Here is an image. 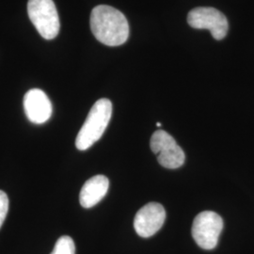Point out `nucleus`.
I'll list each match as a JSON object with an SVG mask.
<instances>
[{
  "mask_svg": "<svg viewBox=\"0 0 254 254\" xmlns=\"http://www.w3.org/2000/svg\"><path fill=\"white\" fill-rule=\"evenodd\" d=\"M90 23L91 32L105 46H122L128 40L129 25L127 17L113 7L96 6L91 10Z\"/></svg>",
  "mask_w": 254,
  "mask_h": 254,
  "instance_id": "obj_1",
  "label": "nucleus"
},
{
  "mask_svg": "<svg viewBox=\"0 0 254 254\" xmlns=\"http://www.w3.org/2000/svg\"><path fill=\"white\" fill-rule=\"evenodd\" d=\"M112 116V103L107 98L97 101L91 108L81 129L75 146L79 151H86L98 141L105 133Z\"/></svg>",
  "mask_w": 254,
  "mask_h": 254,
  "instance_id": "obj_2",
  "label": "nucleus"
},
{
  "mask_svg": "<svg viewBox=\"0 0 254 254\" xmlns=\"http://www.w3.org/2000/svg\"><path fill=\"white\" fill-rule=\"evenodd\" d=\"M27 13L41 36L46 40L58 36L61 23L53 0H28Z\"/></svg>",
  "mask_w": 254,
  "mask_h": 254,
  "instance_id": "obj_3",
  "label": "nucleus"
},
{
  "mask_svg": "<svg viewBox=\"0 0 254 254\" xmlns=\"http://www.w3.org/2000/svg\"><path fill=\"white\" fill-rule=\"evenodd\" d=\"M223 229L221 217L213 211H203L193 221L191 229L195 242L203 250H213L218 245Z\"/></svg>",
  "mask_w": 254,
  "mask_h": 254,
  "instance_id": "obj_4",
  "label": "nucleus"
},
{
  "mask_svg": "<svg viewBox=\"0 0 254 254\" xmlns=\"http://www.w3.org/2000/svg\"><path fill=\"white\" fill-rule=\"evenodd\" d=\"M151 149L164 168L178 169L185 163L186 155L175 139L164 130L155 131L151 137Z\"/></svg>",
  "mask_w": 254,
  "mask_h": 254,
  "instance_id": "obj_5",
  "label": "nucleus"
},
{
  "mask_svg": "<svg viewBox=\"0 0 254 254\" xmlns=\"http://www.w3.org/2000/svg\"><path fill=\"white\" fill-rule=\"evenodd\" d=\"M188 23L196 29H208L217 41L224 39L229 29L226 16L218 9L210 7H199L190 10Z\"/></svg>",
  "mask_w": 254,
  "mask_h": 254,
  "instance_id": "obj_6",
  "label": "nucleus"
},
{
  "mask_svg": "<svg viewBox=\"0 0 254 254\" xmlns=\"http://www.w3.org/2000/svg\"><path fill=\"white\" fill-rule=\"evenodd\" d=\"M166 219V211L158 202H149L139 209L134 219V228L136 234L148 238L156 234Z\"/></svg>",
  "mask_w": 254,
  "mask_h": 254,
  "instance_id": "obj_7",
  "label": "nucleus"
},
{
  "mask_svg": "<svg viewBox=\"0 0 254 254\" xmlns=\"http://www.w3.org/2000/svg\"><path fill=\"white\" fill-rule=\"evenodd\" d=\"M24 109L27 119L35 124L42 125L52 116V104L46 92L40 89L27 91L24 97Z\"/></svg>",
  "mask_w": 254,
  "mask_h": 254,
  "instance_id": "obj_8",
  "label": "nucleus"
},
{
  "mask_svg": "<svg viewBox=\"0 0 254 254\" xmlns=\"http://www.w3.org/2000/svg\"><path fill=\"white\" fill-rule=\"evenodd\" d=\"M109 178L105 175L91 177L82 187L79 201L82 207L91 208L106 196L109 190Z\"/></svg>",
  "mask_w": 254,
  "mask_h": 254,
  "instance_id": "obj_9",
  "label": "nucleus"
},
{
  "mask_svg": "<svg viewBox=\"0 0 254 254\" xmlns=\"http://www.w3.org/2000/svg\"><path fill=\"white\" fill-rule=\"evenodd\" d=\"M50 254H75V245L72 237L68 236L60 237Z\"/></svg>",
  "mask_w": 254,
  "mask_h": 254,
  "instance_id": "obj_10",
  "label": "nucleus"
},
{
  "mask_svg": "<svg viewBox=\"0 0 254 254\" xmlns=\"http://www.w3.org/2000/svg\"><path fill=\"white\" fill-rule=\"evenodd\" d=\"M9 211V198L4 191L0 190V228L2 227Z\"/></svg>",
  "mask_w": 254,
  "mask_h": 254,
  "instance_id": "obj_11",
  "label": "nucleus"
},
{
  "mask_svg": "<svg viewBox=\"0 0 254 254\" xmlns=\"http://www.w3.org/2000/svg\"><path fill=\"white\" fill-rule=\"evenodd\" d=\"M156 126H157V127H161V124H160V123H157V124H156Z\"/></svg>",
  "mask_w": 254,
  "mask_h": 254,
  "instance_id": "obj_12",
  "label": "nucleus"
}]
</instances>
